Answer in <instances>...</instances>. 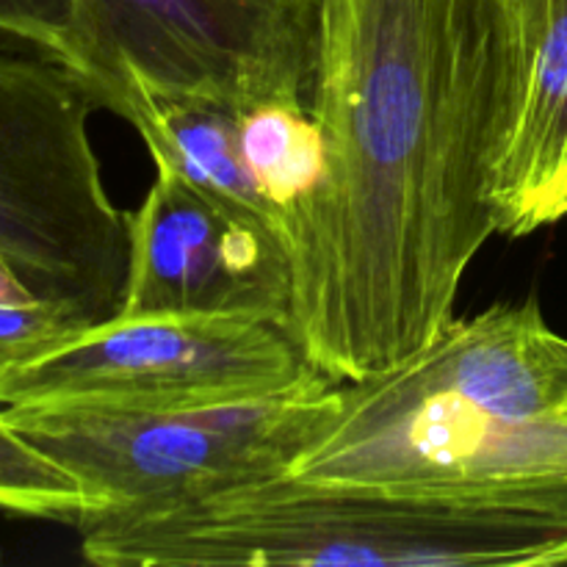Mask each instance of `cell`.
Wrapping results in <instances>:
<instances>
[{"label":"cell","instance_id":"obj_14","mask_svg":"<svg viewBox=\"0 0 567 567\" xmlns=\"http://www.w3.org/2000/svg\"><path fill=\"white\" fill-rule=\"evenodd\" d=\"M92 327L61 305L42 302L0 264V374Z\"/></svg>","mask_w":567,"mask_h":567},{"label":"cell","instance_id":"obj_11","mask_svg":"<svg viewBox=\"0 0 567 567\" xmlns=\"http://www.w3.org/2000/svg\"><path fill=\"white\" fill-rule=\"evenodd\" d=\"M111 111L136 127L155 164L169 166L221 208L280 236L244 161L238 136L241 111L216 100L161 94L144 86H127Z\"/></svg>","mask_w":567,"mask_h":567},{"label":"cell","instance_id":"obj_3","mask_svg":"<svg viewBox=\"0 0 567 567\" xmlns=\"http://www.w3.org/2000/svg\"><path fill=\"white\" fill-rule=\"evenodd\" d=\"M94 109L64 61L0 53V264L89 324L120 308L131 249L89 136Z\"/></svg>","mask_w":567,"mask_h":567},{"label":"cell","instance_id":"obj_15","mask_svg":"<svg viewBox=\"0 0 567 567\" xmlns=\"http://www.w3.org/2000/svg\"><path fill=\"white\" fill-rule=\"evenodd\" d=\"M72 0H0V33L64 61L70 50Z\"/></svg>","mask_w":567,"mask_h":567},{"label":"cell","instance_id":"obj_6","mask_svg":"<svg viewBox=\"0 0 567 567\" xmlns=\"http://www.w3.org/2000/svg\"><path fill=\"white\" fill-rule=\"evenodd\" d=\"M319 0H72L64 64L100 109L127 86L238 111L308 105Z\"/></svg>","mask_w":567,"mask_h":567},{"label":"cell","instance_id":"obj_7","mask_svg":"<svg viewBox=\"0 0 567 567\" xmlns=\"http://www.w3.org/2000/svg\"><path fill=\"white\" fill-rule=\"evenodd\" d=\"M293 330L252 316H111L0 374V408H199L321 380Z\"/></svg>","mask_w":567,"mask_h":567},{"label":"cell","instance_id":"obj_9","mask_svg":"<svg viewBox=\"0 0 567 567\" xmlns=\"http://www.w3.org/2000/svg\"><path fill=\"white\" fill-rule=\"evenodd\" d=\"M391 402H443L485 415L548 413L567 404V338L535 299L452 319L424 349L354 380Z\"/></svg>","mask_w":567,"mask_h":567},{"label":"cell","instance_id":"obj_1","mask_svg":"<svg viewBox=\"0 0 567 567\" xmlns=\"http://www.w3.org/2000/svg\"><path fill=\"white\" fill-rule=\"evenodd\" d=\"M518 83L515 0H319L324 177L288 255L291 330L332 382L393 369L454 319L498 233Z\"/></svg>","mask_w":567,"mask_h":567},{"label":"cell","instance_id":"obj_8","mask_svg":"<svg viewBox=\"0 0 567 567\" xmlns=\"http://www.w3.org/2000/svg\"><path fill=\"white\" fill-rule=\"evenodd\" d=\"M122 316H252L291 327V255L277 233L241 219L155 164L142 205L127 214ZM114 313V316H116Z\"/></svg>","mask_w":567,"mask_h":567},{"label":"cell","instance_id":"obj_10","mask_svg":"<svg viewBox=\"0 0 567 567\" xmlns=\"http://www.w3.org/2000/svg\"><path fill=\"white\" fill-rule=\"evenodd\" d=\"M520 83L493 177L498 233L567 219V0H515Z\"/></svg>","mask_w":567,"mask_h":567},{"label":"cell","instance_id":"obj_12","mask_svg":"<svg viewBox=\"0 0 567 567\" xmlns=\"http://www.w3.org/2000/svg\"><path fill=\"white\" fill-rule=\"evenodd\" d=\"M241 153L277 221L291 241L324 177V138L308 105L266 103L238 116Z\"/></svg>","mask_w":567,"mask_h":567},{"label":"cell","instance_id":"obj_5","mask_svg":"<svg viewBox=\"0 0 567 567\" xmlns=\"http://www.w3.org/2000/svg\"><path fill=\"white\" fill-rule=\"evenodd\" d=\"M288 474L474 504H567V404L507 419L332 382Z\"/></svg>","mask_w":567,"mask_h":567},{"label":"cell","instance_id":"obj_2","mask_svg":"<svg viewBox=\"0 0 567 567\" xmlns=\"http://www.w3.org/2000/svg\"><path fill=\"white\" fill-rule=\"evenodd\" d=\"M100 567H559L567 504H474L277 474L81 526Z\"/></svg>","mask_w":567,"mask_h":567},{"label":"cell","instance_id":"obj_4","mask_svg":"<svg viewBox=\"0 0 567 567\" xmlns=\"http://www.w3.org/2000/svg\"><path fill=\"white\" fill-rule=\"evenodd\" d=\"M330 385L321 377L280 396L199 408L17 404L0 408V419L75 476L105 513L288 474Z\"/></svg>","mask_w":567,"mask_h":567},{"label":"cell","instance_id":"obj_13","mask_svg":"<svg viewBox=\"0 0 567 567\" xmlns=\"http://www.w3.org/2000/svg\"><path fill=\"white\" fill-rule=\"evenodd\" d=\"M100 502L0 419V513L81 526Z\"/></svg>","mask_w":567,"mask_h":567}]
</instances>
